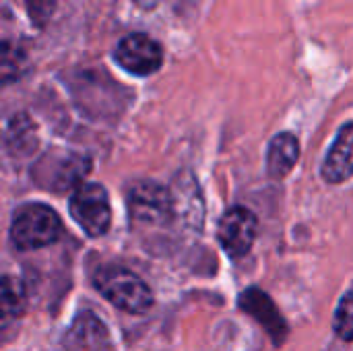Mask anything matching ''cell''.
I'll return each mask as SVG.
<instances>
[{
    "label": "cell",
    "instance_id": "6da1fadb",
    "mask_svg": "<svg viewBox=\"0 0 353 351\" xmlns=\"http://www.w3.org/2000/svg\"><path fill=\"white\" fill-rule=\"evenodd\" d=\"M93 285L97 292L110 300L116 308L130 312V314H143L153 308V292L151 288L132 271L124 267H101L93 275Z\"/></svg>",
    "mask_w": 353,
    "mask_h": 351
},
{
    "label": "cell",
    "instance_id": "7a4b0ae2",
    "mask_svg": "<svg viewBox=\"0 0 353 351\" xmlns=\"http://www.w3.org/2000/svg\"><path fill=\"white\" fill-rule=\"evenodd\" d=\"M62 234V221L54 209L29 203L17 209L10 225V240L19 250H37L54 244Z\"/></svg>",
    "mask_w": 353,
    "mask_h": 351
},
{
    "label": "cell",
    "instance_id": "3957f363",
    "mask_svg": "<svg viewBox=\"0 0 353 351\" xmlns=\"http://www.w3.org/2000/svg\"><path fill=\"white\" fill-rule=\"evenodd\" d=\"M68 209L72 219L85 234L97 238L110 230L112 223L110 197L101 184H93V182L81 184L72 192Z\"/></svg>",
    "mask_w": 353,
    "mask_h": 351
},
{
    "label": "cell",
    "instance_id": "277c9868",
    "mask_svg": "<svg viewBox=\"0 0 353 351\" xmlns=\"http://www.w3.org/2000/svg\"><path fill=\"white\" fill-rule=\"evenodd\" d=\"M114 60L130 74L149 77L163 64V48L147 33H130L114 48Z\"/></svg>",
    "mask_w": 353,
    "mask_h": 351
},
{
    "label": "cell",
    "instance_id": "5b68a950",
    "mask_svg": "<svg viewBox=\"0 0 353 351\" xmlns=\"http://www.w3.org/2000/svg\"><path fill=\"white\" fill-rule=\"evenodd\" d=\"M130 217L145 225H165L172 221V194L157 182H137L128 192Z\"/></svg>",
    "mask_w": 353,
    "mask_h": 351
},
{
    "label": "cell",
    "instance_id": "8992f818",
    "mask_svg": "<svg viewBox=\"0 0 353 351\" xmlns=\"http://www.w3.org/2000/svg\"><path fill=\"white\" fill-rule=\"evenodd\" d=\"M256 228V217L248 209L234 207L219 221V242L230 257H244L254 244Z\"/></svg>",
    "mask_w": 353,
    "mask_h": 351
},
{
    "label": "cell",
    "instance_id": "52a82bcc",
    "mask_svg": "<svg viewBox=\"0 0 353 351\" xmlns=\"http://www.w3.org/2000/svg\"><path fill=\"white\" fill-rule=\"evenodd\" d=\"M240 308L244 312H248L252 319H256L261 323V327L269 333V337L277 345H281L285 341V337H288V325L281 319V314H279L277 306L273 304V300L265 292H261L256 288L246 290L240 296Z\"/></svg>",
    "mask_w": 353,
    "mask_h": 351
},
{
    "label": "cell",
    "instance_id": "ba28073f",
    "mask_svg": "<svg viewBox=\"0 0 353 351\" xmlns=\"http://www.w3.org/2000/svg\"><path fill=\"white\" fill-rule=\"evenodd\" d=\"M64 343L68 351H105L110 348V333L95 314L83 312L70 325Z\"/></svg>",
    "mask_w": 353,
    "mask_h": 351
},
{
    "label": "cell",
    "instance_id": "9c48e42d",
    "mask_svg": "<svg viewBox=\"0 0 353 351\" xmlns=\"http://www.w3.org/2000/svg\"><path fill=\"white\" fill-rule=\"evenodd\" d=\"M352 141H353V124L345 122L327 153V159L323 163V178L329 184H341L352 178Z\"/></svg>",
    "mask_w": 353,
    "mask_h": 351
},
{
    "label": "cell",
    "instance_id": "30bf717a",
    "mask_svg": "<svg viewBox=\"0 0 353 351\" xmlns=\"http://www.w3.org/2000/svg\"><path fill=\"white\" fill-rule=\"evenodd\" d=\"M300 159V143L292 132H279L271 139L267 151V172L271 178H285Z\"/></svg>",
    "mask_w": 353,
    "mask_h": 351
},
{
    "label": "cell",
    "instance_id": "8fae6325",
    "mask_svg": "<svg viewBox=\"0 0 353 351\" xmlns=\"http://www.w3.org/2000/svg\"><path fill=\"white\" fill-rule=\"evenodd\" d=\"M25 310V288L12 277L0 273V329L12 325Z\"/></svg>",
    "mask_w": 353,
    "mask_h": 351
},
{
    "label": "cell",
    "instance_id": "7c38bea8",
    "mask_svg": "<svg viewBox=\"0 0 353 351\" xmlns=\"http://www.w3.org/2000/svg\"><path fill=\"white\" fill-rule=\"evenodd\" d=\"M27 64V54L19 43L0 39V85L19 81L25 74Z\"/></svg>",
    "mask_w": 353,
    "mask_h": 351
},
{
    "label": "cell",
    "instance_id": "4fadbf2b",
    "mask_svg": "<svg viewBox=\"0 0 353 351\" xmlns=\"http://www.w3.org/2000/svg\"><path fill=\"white\" fill-rule=\"evenodd\" d=\"M335 331L343 341H352L353 337V298L347 292L335 312Z\"/></svg>",
    "mask_w": 353,
    "mask_h": 351
},
{
    "label": "cell",
    "instance_id": "5bb4252c",
    "mask_svg": "<svg viewBox=\"0 0 353 351\" xmlns=\"http://www.w3.org/2000/svg\"><path fill=\"white\" fill-rule=\"evenodd\" d=\"M25 4H27V12L37 29L50 21V17L54 14V8H56V0H25Z\"/></svg>",
    "mask_w": 353,
    "mask_h": 351
},
{
    "label": "cell",
    "instance_id": "9a60e30c",
    "mask_svg": "<svg viewBox=\"0 0 353 351\" xmlns=\"http://www.w3.org/2000/svg\"><path fill=\"white\" fill-rule=\"evenodd\" d=\"M139 8H143V10H151V8H155L157 4H159V0H132Z\"/></svg>",
    "mask_w": 353,
    "mask_h": 351
}]
</instances>
